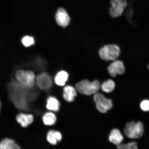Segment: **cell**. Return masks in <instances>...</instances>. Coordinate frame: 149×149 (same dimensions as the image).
I'll return each mask as SVG.
<instances>
[{
    "label": "cell",
    "mask_w": 149,
    "mask_h": 149,
    "mask_svg": "<svg viewBox=\"0 0 149 149\" xmlns=\"http://www.w3.org/2000/svg\"><path fill=\"white\" fill-rule=\"evenodd\" d=\"M42 120L45 125L51 126L55 124L57 118L54 113L51 112H48L43 115Z\"/></svg>",
    "instance_id": "17"
},
{
    "label": "cell",
    "mask_w": 149,
    "mask_h": 149,
    "mask_svg": "<svg viewBox=\"0 0 149 149\" xmlns=\"http://www.w3.org/2000/svg\"><path fill=\"white\" fill-rule=\"evenodd\" d=\"M115 86L114 82L112 80L109 79L104 82L102 85L101 87L103 92L109 93L112 92L114 90Z\"/></svg>",
    "instance_id": "18"
},
{
    "label": "cell",
    "mask_w": 149,
    "mask_h": 149,
    "mask_svg": "<svg viewBox=\"0 0 149 149\" xmlns=\"http://www.w3.org/2000/svg\"><path fill=\"white\" fill-rule=\"evenodd\" d=\"M124 137L121 133L120 130L114 129L111 130L109 137L111 142L116 145L121 144L123 140Z\"/></svg>",
    "instance_id": "14"
},
{
    "label": "cell",
    "mask_w": 149,
    "mask_h": 149,
    "mask_svg": "<svg viewBox=\"0 0 149 149\" xmlns=\"http://www.w3.org/2000/svg\"><path fill=\"white\" fill-rule=\"evenodd\" d=\"M148 69L149 70V63L148 64Z\"/></svg>",
    "instance_id": "23"
},
{
    "label": "cell",
    "mask_w": 149,
    "mask_h": 149,
    "mask_svg": "<svg viewBox=\"0 0 149 149\" xmlns=\"http://www.w3.org/2000/svg\"><path fill=\"white\" fill-rule=\"evenodd\" d=\"M17 122L22 127L26 128L32 123L34 120V116L31 113H20L16 117Z\"/></svg>",
    "instance_id": "10"
},
{
    "label": "cell",
    "mask_w": 149,
    "mask_h": 149,
    "mask_svg": "<svg viewBox=\"0 0 149 149\" xmlns=\"http://www.w3.org/2000/svg\"><path fill=\"white\" fill-rule=\"evenodd\" d=\"M78 92L81 94L90 95L95 94L100 88L99 82L95 80L92 82L88 80H84L78 83L76 86Z\"/></svg>",
    "instance_id": "2"
},
{
    "label": "cell",
    "mask_w": 149,
    "mask_h": 149,
    "mask_svg": "<svg viewBox=\"0 0 149 149\" xmlns=\"http://www.w3.org/2000/svg\"><path fill=\"white\" fill-rule=\"evenodd\" d=\"M62 135L60 132L52 130L48 132L46 136L47 141L52 145L57 144L58 141L62 139Z\"/></svg>",
    "instance_id": "11"
},
{
    "label": "cell",
    "mask_w": 149,
    "mask_h": 149,
    "mask_svg": "<svg viewBox=\"0 0 149 149\" xmlns=\"http://www.w3.org/2000/svg\"><path fill=\"white\" fill-rule=\"evenodd\" d=\"M68 72L64 70L58 72L55 77L54 81L56 84L59 86H63L68 79Z\"/></svg>",
    "instance_id": "16"
},
{
    "label": "cell",
    "mask_w": 149,
    "mask_h": 149,
    "mask_svg": "<svg viewBox=\"0 0 149 149\" xmlns=\"http://www.w3.org/2000/svg\"><path fill=\"white\" fill-rule=\"evenodd\" d=\"M117 148L120 149H136L137 148V143L135 142L128 143L127 144H120L117 145Z\"/></svg>",
    "instance_id": "20"
},
{
    "label": "cell",
    "mask_w": 149,
    "mask_h": 149,
    "mask_svg": "<svg viewBox=\"0 0 149 149\" xmlns=\"http://www.w3.org/2000/svg\"><path fill=\"white\" fill-rule=\"evenodd\" d=\"M35 84L39 89L46 91L51 88L53 84V81L51 76L44 72L36 76Z\"/></svg>",
    "instance_id": "7"
},
{
    "label": "cell",
    "mask_w": 149,
    "mask_h": 149,
    "mask_svg": "<svg viewBox=\"0 0 149 149\" xmlns=\"http://www.w3.org/2000/svg\"><path fill=\"white\" fill-rule=\"evenodd\" d=\"M20 145L13 139L8 138L3 139L0 142V149H20Z\"/></svg>",
    "instance_id": "12"
},
{
    "label": "cell",
    "mask_w": 149,
    "mask_h": 149,
    "mask_svg": "<svg viewBox=\"0 0 149 149\" xmlns=\"http://www.w3.org/2000/svg\"><path fill=\"white\" fill-rule=\"evenodd\" d=\"M55 19L57 24L63 27L68 26L70 20L68 13L63 8H60L57 10L56 14Z\"/></svg>",
    "instance_id": "9"
},
{
    "label": "cell",
    "mask_w": 149,
    "mask_h": 149,
    "mask_svg": "<svg viewBox=\"0 0 149 149\" xmlns=\"http://www.w3.org/2000/svg\"><path fill=\"white\" fill-rule=\"evenodd\" d=\"M110 3L109 14L113 18L122 16L128 6L127 0H111Z\"/></svg>",
    "instance_id": "5"
},
{
    "label": "cell",
    "mask_w": 149,
    "mask_h": 149,
    "mask_svg": "<svg viewBox=\"0 0 149 149\" xmlns=\"http://www.w3.org/2000/svg\"><path fill=\"white\" fill-rule=\"evenodd\" d=\"M99 53L100 58L102 60L114 61L120 56V49L116 45H107L100 48Z\"/></svg>",
    "instance_id": "3"
},
{
    "label": "cell",
    "mask_w": 149,
    "mask_h": 149,
    "mask_svg": "<svg viewBox=\"0 0 149 149\" xmlns=\"http://www.w3.org/2000/svg\"><path fill=\"white\" fill-rule=\"evenodd\" d=\"M77 96L75 88L71 86H67L63 89V97L65 100L68 102L73 101L74 97Z\"/></svg>",
    "instance_id": "13"
},
{
    "label": "cell",
    "mask_w": 149,
    "mask_h": 149,
    "mask_svg": "<svg viewBox=\"0 0 149 149\" xmlns=\"http://www.w3.org/2000/svg\"><path fill=\"white\" fill-rule=\"evenodd\" d=\"M60 104L58 100L53 96L48 97L46 100V109L50 111H58L60 107Z\"/></svg>",
    "instance_id": "15"
},
{
    "label": "cell",
    "mask_w": 149,
    "mask_h": 149,
    "mask_svg": "<svg viewBox=\"0 0 149 149\" xmlns=\"http://www.w3.org/2000/svg\"><path fill=\"white\" fill-rule=\"evenodd\" d=\"M124 133L127 137L130 139H139L143 135L144 127L142 123L140 122L135 123L134 121L126 124Z\"/></svg>",
    "instance_id": "4"
},
{
    "label": "cell",
    "mask_w": 149,
    "mask_h": 149,
    "mask_svg": "<svg viewBox=\"0 0 149 149\" xmlns=\"http://www.w3.org/2000/svg\"><path fill=\"white\" fill-rule=\"evenodd\" d=\"M35 41L32 37L25 36L22 39V42L23 45L26 47L33 45L34 44Z\"/></svg>",
    "instance_id": "19"
},
{
    "label": "cell",
    "mask_w": 149,
    "mask_h": 149,
    "mask_svg": "<svg viewBox=\"0 0 149 149\" xmlns=\"http://www.w3.org/2000/svg\"><path fill=\"white\" fill-rule=\"evenodd\" d=\"M1 102L0 101V112H1Z\"/></svg>",
    "instance_id": "22"
},
{
    "label": "cell",
    "mask_w": 149,
    "mask_h": 149,
    "mask_svg": "<svg viewBox=\"0 0 149 149\" xmlns=\"http://www.w3.org/2000/svg\"><path fill=\"white\" fill-rule=\"evenodd\" d=\"M16 79L22 86L27 89H32L35 86L36 77L31 71L18 70L15 74Z\"/></svg>",
    "instance_id": "1"
},
{
    "label": "cell",
    "mask_w": 149,
    "mask_h": 149,
    "mask_svg": "<svg viewBox=\"0 0 149 149\" xmlns=\"http://www.w3.org/2000/svg\"><path fill=\"white\" fill-rule=\"evenodd\" d=\"M96 107L99 111L102 113H105L111 109L113 106L111 100L105 97L100 93H96L94 98Z\"/></svg>",
    "instance_id": "6"
},
{
    "label": "cell",
    "mask_w": 149,
    "mask_h": 149,
    "mask_svg": "<svg viewBox=\"0 0 149 149\" xmlns=\"http://www.w3.org/2000/svg\"><path fill=\"white\" fill-rule=\"evenodd\" d=\"M141 107L143 111H149V101L144 100L141 102Z\"/></svg>",
    "instance_id": "21"
},
{
    "label": "cell",
    "mask_w": 149,
    "mask_h": 149,
    "mask_svg": "<svg viewBox=\"0 0 149 149\" xmlns=\"http://www.w3.org/2000/svg\"><path fill=\"white\" fill-rule=\"evenodd\" d=\"M125 67L123 62L120 60H115L108 67V70L112 77H115L117 74H122L125 72Z\"/></svg>",
    "instance_id": "8"
}]
</instances>
